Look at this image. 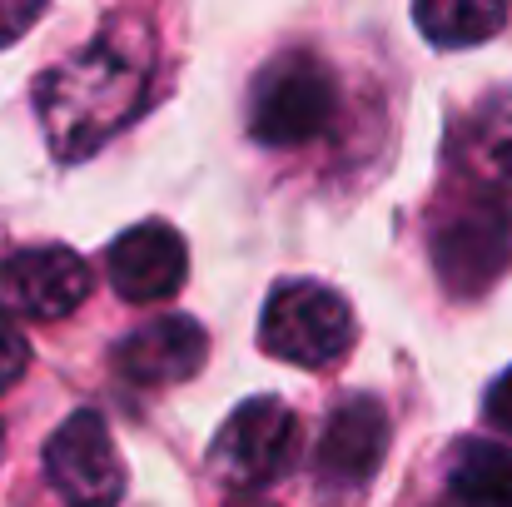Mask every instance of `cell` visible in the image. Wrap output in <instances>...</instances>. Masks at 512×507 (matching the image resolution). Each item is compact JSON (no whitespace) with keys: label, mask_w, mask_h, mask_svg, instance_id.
<instances>
[{"label":"cell","mask_w":512,"mask_h":507,"mask_svg":"<svg viewBox=\"0 0 512 507\" xmlns=\"http://www.w3.org/2000/svg\"><path fill=\"white\" fill-rule=\"evenodd\" d=\"M145 95H150V60L135 45L100 35L40 75L35 110L55 160H85L140 115Z\"/></svg>","instance_id":"cell-1"},{"label":"cell","mask_w":512,"mask_h":507,"mask_svg":"<svg viewBox=\"0 0 512 507\" xmlns=\"http://www.w3.org/2000/svg\"><path fill=\"white\" fill-rule=\"evenodd\" d=\"M428 249L448 294H463V299L483 294L512 264V194L473 184L468 194L448 199V209L433 224Z\"/></svg>","instance_id":"cell-2"},{"label":"cell","mask_w":512,"mask_h":507,"mask_svg":"<svg viewBox=\"0 0 512 507\" xmlns=\"http://www.w3.org/2000/svg\"><path fill=\"white\" fill-rule=\"evenodd\" d=\"M339 115L334 70L309 50H284L264 65L249 95V135L269 150H294L319 140Z\"/></svg>","instance_id":"cell-3"},{"label":"cell","mask_w":512,"mask_h":507,"mask_svg":"<svg viewBox=\"0 0 512 507\" xmlns=\"http://www.w3.org/2000/svg\"><path fill=\"white\" fill-rule=\"evenodd\" d=\"M294 448H299V418H294V408L264 393V398L239 403L224 418V428H219V438L209 448V473L229 493H244L249 498V493H259V488H269V483L284 478V468L294 463Z\"/></svg>","instance_id":"cell-4"},{"label":"cell","mask_w":512,"mask_h":507,"mask_svg":"<svg viewBox=\"0 0 512 507\" xmlns=\"http://www.w3.org/2000/svg\"><path fill=\"white\" fill-rule=\"evenodd\" d=\"M259 343L284 363L324 368V363L343 358V348L353 343V314L334 289H324L314 279H289L264 304Z\"/></svg>","instance_id":"cell-5"},{"label":"cell","mask_w":512,"mask_h":507,"mask_svg":"<svg viewBox=\"0 0 512 507\" xmlns=\"http://www.w3.org/2000/svg\"><path fill=\"white\" fill-rule=\"evenodd\" d=\"M45 473L70 507H115L125 498V463L95 408H80L55 428L45 443Z\"/></svg>","instance_id":"cell-6"},{"label":"cell","mask_w":512,"mask_h":507,"mask_svg":"<svg viewBox=\"0 0 512 507\" xmlns=\"http://www.w3.org/2000/svg\"><path fill=\"white\" fill-rule=\"evenodd\" d=\"M0 299L40 324L70 319L85 299H90V269L75 249L65 244H35V249H15L0 264Z\"/></svg>","instance_id":"cell-7"},{"label":"cell","mask_w":512,"mask_h":507,"mask_svg":"<svg viewBox=\"0 0 512 507\" xmlns=\"http://www.w3.org/2000/svg\"><path fill=\"white\" fill-rule=\"evenodd\" d=\"M383 448H388V413H383V403L368 398V393L343 398L339 408L329 413L319 453H314L319 488L324 493H358L378 473Z\"/></svg>","instance_id":"cell-8"},{"label":"cell","mask_w":512,"mask_h":507,"mask_svg":"<svg viewBox=\"0 0 512 507\" xmlns=\"http://www.w3.org/2000/svg\"><path fill=\"white\" fill-rule=\"evenodd\" d=\"M105 269H110V284H115L120 299H130V304H155V299H170L174 289L184 284L189 249H184V239H179L174 224L150 219V224L125 229V234L110 244Z\"/></svg>","instance_id":"cell-9"},{"label":"cell","mask_w":512,"mask_h":507,"mask_svg":"<svg viewBox=\"0 0 512 507\" xmlns=\"http://www.w3.org/2000/svg\"><path fill=\"white\" fill-rule=\"evenodd\" d=\"M204 358H209V334L184 314H165L155 324H140L135 334L115 343V368L130 383H145V388L194 378L204 368Z\"/></svg>","instance_id":"cell-10"},{"label":"cell","mask_w":512,"mask_h":507,"mask_svg":"<svg viewBox=\"0 0 512 507\" xmlns=\"http://www.w3.org/2000/svg\"><path fill=\"white\" fill-rule=\"evenodd\" d=\"M443 507H512V448L463 438L443 463Z\"/></svg>","instance_id":"cell-11"},{"label":"cell","mask_w":512,"mask_h":507,"mask_svg":"<svg viewBox=\"0 0 512 507\" xmlns=\"http://www.w3.org/2000/svg\"><path fill=\"white\" fill-rule=\"evenodd\" d=\"M458 155H463L458 165L473 184L483 189L512 184V90H493L483 105H473L458 135Z\"/></svg>","instance_id":"cell-12"},{"label":"cell","mask_w":512,"mask_h":507,"mask_svg":"<svg viewBox=\"0 0 512 507\" xmlns=\"http://www.w3.org/2000/svg\"><path fill=\"white\" fill-rule=\"evenodd\" d=\"M413 25L438 50H463V45L493 40L508 25V5H493V0H423L413 10Z\"/></svg>","instance_id":"cell-13"},{"label":"cell","mask_w":512,"mask_h":507,"mask_svg":"<svg viewBox=\"0 0 512 507\" xmlns=\"http://www.w3.org/2000/svg\"><path fill=\"white\" fill-rule=\"evenodd\" d=\"M25 368H30V343L15 329L10 314H0V393L15 388V383L25 378Z\"/></svg>","instance_id":"cell-14"},{"label":"cell","mask_w":512,"mask_h":507,"mask_svg":"<svg viewBox=\"0 0 512 507\" xmlns=\"http://www.w3.org/2000/svg\"><path fill=\"white\" fill-rule=\"evenodd\" d=\"M45 15V5H20V0H0V45H10V40H20L35 20Z\"/></svg>","instance_id":"cell-15"},{"label":"cell","mask_w":512,"mask_h":507,"mask_svg":"<svg viewBox=\"0 0 512 507\" xmlns=\"http://www.w3.org/2000/svg\"><path fill=\"white\" fill-rule=\"evenodd\" d=\"M483 413H488V423L493 428H503L512 438V368L488 388V403H483Z\"/></svg>","instance_id":"cell-16"},{"label":"cell","mask_w":512,"mask_h":507,"mask_svg":"<svg viewBox=\"0 0 512 507\" xmlns=\"http://www.w3.org/2000/svg\"><path fill=\"white\" fill-rule=\"evenodd\" d=\"M244 507H259V503H244Z\"/></svg>","instance_id":"cell-17"},{"label":"cell","mask_w":512,"mask_h":507,"mask_svg":"<svg viewBox=\"0 0 512 507\" xmlns=\"http://www.w3.org/2000/svg\"><path fill=\"white\" fill-rule=\"evenodd\" d=\"M0 438H5V433H0Z\"/></svg>","instance_id":"cell-18"}]
</instances>
